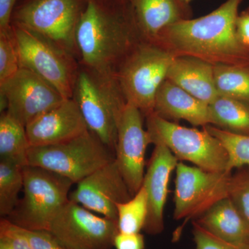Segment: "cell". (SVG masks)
I'll return each mask as SVG.
<instances>
[{"instance_id": "d4e9b609", "label": "cell", "mask_w": 249, "mask_h": 249, "mask_svg": "<svg viewBox=\"0 0 249 249\" xmlns=\"http://www.w3.org/2000/svg\"><path fill=\"white\" fill-rule=\"evenodd\" d=\"M118 228L121 233H139L143 230L147 215V197L142 186L129 200L117 204Z\"/></svg>"}, {"instance_id": "8992f818", "label": "cell", "mask_w": 249, "mask_h": 249, "mask_svg": "<svg viewBox=\"0 0 249 249\" xmlns=\"http://www.w3.org/2000/svg\"><path fill=\"white\" fill-rule=\"evenodd\" d=\"M115 160V152L90 130L68 142L30 147L28 165L40 167L78 183Z\"/></svg>"}, {"instance_id": "7a4b0ae2", "label": "cell", "mask_w": 249, "mask_h": 249, "mask_svg": "<svg viewBox=\"0 0 249 249\" xmlns=\"http://www.w3.org/2000/svg\"><path fill=\"white\" fill-rule=\"evenodd\" d=\"M243 1L227 0L206 16L175 23L152 44L175 57H194L213 65L249 64V48L242 44L236 31Z\"/></svg>"}, {"instance_id": "3957f363", "label": "cell", "mask_w": 249, "mask_h": 249, "mask_svg": "<svg viewBox=\"0 0 249 249\" xmlns=\"http://www.w3.org/2000/svg\"><path fill=\"white\" fill-rule=\"evenodd\" d=\"M73 98L88 129L115 152L118 127L127 104L116 76L102 75L79 65Z\"/></svg>"}, {"instance_id": "277c9868", "label": "cell", "mask_w": 249, "mask_h": 249, "mask_svg": "<svg viewBox=\"0 0 249 249\" xmlns=\"http://www.w3.org/2000/svg\"><path fill=\"white\" fill-rule=\"evenodd\" d=\"M175 58L165 49L142 40L116 70V78L126 102L145 117L154 112L157 93Z\"/></svg>"}, {"instance_id": "7402d4cb", "label": "cell", "mask_w": 249, "mask_h": 249, "mask_svg": "<svg viewBox=\"0 0 249 249\" xmlns=\"http://www.w3.org/2000/svg\"><path fill=\"white\" fill-rule=\"evenodd\" d=\"M209 106L211 125L231 133L249 136L248 105L219 95Z\"/></svg>"}, {"instance_id": "2e32d148", "label": "cell", "mask_w": 249, "mask_h": 249, "mask_svg": "<svg viewBox=\"0 0 249 249\" xmlns=\"http://www.w3.org/2000/svg\"><path fill=\"white\" fill-rule=\"evenodd\" d=\"M178 159L165 145H155L142 186L147 197V215L143 231L156 235L164 230V209L170 176L176 169Z\"/></svg>"}, {"instance_id": "d6986e66", "label": "cell", "mask_w": 249, "mask_h": 249, "mask_svg": "<svg viewBox=\"0 0 249 249\" xmlns=\"http://www.w3.org/2000/svg\"><path fill=\"white\" fill-rule=\"evenodd\" d=\"M166 80L206 104L219 96L214 83V65L191 56H177Z\"/></svg>"}, {"instance_id": "9c48e42d", "label": "cell", "mask_w": 249, "mask_h": 249, "mask_svg": "<svg viewBox=\"0 0 249 249\" xmlns=\"http://www.w3.org/2000/svg\"><path fill=\"white\" fill-rule=\"evenodd\" d=\"M20 68L53 85L65 99L73 98L79 62L73 55L31 31L12 24Z\"/></svg>"}, {"instance_id": "6da1fadb", "label": "cell", "mask_w": 249, "mask_h": 249, "mask_svg": "<svg viewBox=\"0 0 249 249\" xmlns=\"http://www.w3.org/2000/svg\"><path fill=\"white\" fill-rule=\"evenodd\" d=\"M103 0H87L78 22L76 43L81 66L115 76L124 58L142 42L131 0L108 5Z\"/></svg>"}, {"instance_id": "484cf974", "label": "cell", "mask_w": 249, "mask_h": 249, "mask_svg": "<svg viewBox=\"0 0 249 249\" xmlns=\"http://www.w3.org/2000/svg\"><path fill=\"white\" fill-rule=\"evenodd\" d=\"M203 128L215 137L227 150L229 155L228 171L232 172L249 165V136L231 133L211 124Z\"/></svg>"}, {"instance_id": "ac0fdd59", "label": "cell", "mask_w": 249, "mask_h": 249, "mask_svg": "<svg viewBox=\"0 0 249 249\" xmlns=\"http://www.w3.org/2000/svg\"><path fill=\"white\" fill-rule=\"evenodd\" d=\"M153 113L165 120H184L194 126L212 124L209 105L168 80L157 93Z\"/></svg>"}, {"instance_id": "e575fe53", "label": "cell", "mask_w": 249, "mask_h": 249, "mask_svg": "<svg viewBox=\"0 0 249 249\" xmlns=\"http://www.w3.org/2000/svg\"><path fill=\"white\" fill-rule=\"evenodd\" d=\"M183 1L187 3V4H190V3L191 2L192 0H183Z\"/></svg>"}, {"instance_id": "ffe728a7", "label": "cell", "mask_w": 249, "mask_h": 249, "mask_svg": "<svg viewBox=\"0 0 249 249\" xmlns=\"http://www.w3.org/2000/svg\"><path fill=\"white\" fill-rule=\"evenodd\" d=\"M193 222L220 240L249 248V223L228 196Z\"/></svg>"}, {"instance_id": "30bf717a", "label": "cell", "mask_w": 249, "mask_h": 249, "mask_svg": "<svg viewBox=\"0 0 249 249\" xmlns=\"http://www.w3.org/2000/svg\"><path fill=\"white\" fill-rule=\"evenodd\" d=\"M174 218L183 219V225L173 235L178 240L183 227L196 220L214 204L228 196L232 172L207 171L179 161L176 168Z\"/></svg>"}, {"instance_id": "4dcf8cb0", "label": "cell", "mask_w": 249, "mask_h": 249, "mask_svg": "<svg viewBox=\"0 0 249 249\" xmlns=\"http://www.w3.org/2000/svg\"><path fill=\"white\" fill-rule=\"evenodd\" d=\"M22 229L32 249H67L49 231Z\"/></svg>"}, {"instance_id": "5bb4252c", "label": "cell", "mask_w": 249, "mask_h": 249, "mask_svg": "<svg viewBox=\"0 0 249 249\" xmlns=\"http://www.w3.org/2000/svg\"><path fill=\"white\" fill-rule=\"evenodd\" d=\"M70 200L95 213L117 220V204L129 200L132 195L116 160L93 172L76 183Z\"/></svg>"}, {"instance_id": "9a60e30c", "label": "cell", "mask_w": 249, "mask_h": 249, "mask_svg": "<svg viewBox=\"0 0 249 249\" xmlns=\"http://www.w3.org/2000/svg\"><path fill=\"white\" fill-rule=\"evenodd\" d=\"M89 130L73 98L37 116L26 125L31 147L68 142Z\"/></svg>"}, {"instance_id": "1f68e13d", "label": "cell", "mask_w": 249, "mask_h": 249, "mask_svg": "<svg viewBox=\"0 0 249 249\" xmlns=\"http://www.w3.org/2000/svg\"><path fill=\"white\" fill-rule=\"evenodd\" d=\"M114 247L116 249H145V239L139 233H119L114 239Z\"/></svg>"}, {"instance_id": "f546056e", "label": "cell", "mask_w": 249, "mask_h": 249, "mask_svg": "<svg viewBox=\"0 0 249 249\" xmlns=\"http://www.w3.org/2000/svg\"><path fill=\"white\" fill-rule=\"evenodd\" d=\"M192 225L196 249H249L220 240L196 222H192Z\"/></svg>"}, {"instance_id": "603a6c76", "label": "cell", "mask_w": 249, "mask_h": 249, "mask_svg": "<svg viewBox=\"0 0 249 249\" xmlns=\"http://www.w3.org/2000/svg\"><path fill=\"white\" fill-rule=\"evenodd\" d=\"M214 76L219 96L249 106V64L214 65Z\"/></svg>"}, {"instance_id": "f1b7e54d", "label": "cell", "mask_w": 249, "mask_h": 249, "mask_svg": "<svg viewBox=\"0 0 249 249\" xmlns=\"http://www.w3.org/2000/svg\"><path fill=\"white\" fill-rule=\"evenodd\" d=\"M0 249H32L22 228L6 218L0 220Z\"/></svg>"}, {"instance_id": "83f0119b", "label": "cell", "mask_w": 249, "mask_h": 249, "mask_svg": "<svg viewBox=\"0 0 249 249\" xmlns=\"http://www.w3.org/2000/svg\"><path fill=\"white\" fill-rule=\"evenodd\" d=\"M19 69V55L11 27L9 31L0 32V83L16 74Z\"/></svg>"}, {"instance_id": "e0dca14e", "label": "cell", "mask_w": 249, "mask_h": 249, "mask_svg": "<svg viewBox=\"0 0 249 249\" xmlns=\"http://www.w3.org/2000/svg\"><path fill=\"white\" fill-rule=\"evenodd\" d=\"M131 3L142 40L150 43L166 28L191 19L190 4L183 0H131Z\"/></svg>"}, {"instance_id": "8fae6325", "label": "cell", "mask_w": 249, "mask_h": 249, "mask_svg": "<svg viewBox=\"0 0 249 249\" xmlns=\"http://www.w3.org/2000/svg\"><path fill=\"white\" fill-rule=\"evenodd\" d=\"M49 231L67 249H112L119 232L117 220L70 199L54 217Z\"/></svg>"}, {"instance_id": "d6a6232c", "label": "cell", "mask_w": 249, "mask_h": 249, "mask_svg": "<svg viewBox=\"0 0 249 249\" xmlns=\"http://www.w3.org/2000/svg\"><path fill=\"white\" fill-rule=\"evenodd\" d=\"M18 0H0V32L11 30L13 13Z\"/></svg>"}, {"instance_id": "5b68a950", "label": "cell", "mask_w": 249, "mask_h": 249, "mask_svg": "<svg viewBox=\"0 0 249 249\" xmlns=\"http://www.w3.org/2000/svg\"><path fill=\"white\" fill-rule=\"evenodd\" d=\"M22 197L6 219L27 230L49 231L51 222L70 201L71 180L37 166L23 167Z\"/></svg>"}, {"instance_id": "44dd1931", "label": "cell", "mask_w": 249, "mask_h": 249, "mask_svg": "<svg viewBox=\"0 0 249 249\" xmlns=\"http://www.w3.org/2000/svg\"><path fill=\"white\" fill-rule=\"evenodd\" d=\"M30 144L26 127L6 111L0 116V160L24 167L28 165Z\"/></svg>"}, {"instance_id": "836d02e7", "label": "cell", "mask_w": 249, "mask_h": 249, "mask_svg": "<svg viewBox=\"0 0 249 249\" xmlns=\"http://www.w3.org/2000/svg\"><path fill=\"white\" fill-rule=\"evenodd\" d=\"M236 31L242 44L249 48V7L237 16Z\"/></svg>"}, {"instance_id": "4316f807", "label": "cell", "mask_w": 249, "mask_h": 249, "mask_svg": "<svg viewBox=\"0 0 249 249\" xmlns=\"http://www.w3.org/2000/svg\"><path fill=\"white\" fill-rule=\"evenodd\" d=\"M235 170L229 181L228 197L249 223V165Z\"/></svg>"}, {"instance_id": "52a82bcc", "label": "cell", "mask_w": 249, "mask_h": 249, "mask_svg": "<svg viewBox=\"0 0 249 249\" xmlns=\"http://www.w3.org/2000/svg\"><path fill=\"white\" fill-rule=\"evenodd\" d=\"M146 122L151 144L165 145L178 161L190 162L207 171H228L227 150L204 128L199 130L184 127L162 119L155 113L147 116Z\"/></svg>"}, {"instance_id": "cb8c5ba5", "label": "cell", "mask_w": 249, "mask_h": 249, "mask_svg": "<svg viewBox=\"0 0 249 249\" xmlns=\"http://www.w3.org/2000/svg\"><path fill=\"white\" fill-rule=\"evenodd\" d=\"M24 186L23 167L0 160V216L9 217L17 207Z\"/></svg>"}, {"instance_id": "7c38bea8", "label": "cell", "mask_w": 249, "mask_h": 249, "mask_svg": "<svg viewBox=\"0 0 249 249\" xmlns=\"http://www.w3.org/2000/svg\"><path fill=\"white\" fill-rule=\"evenodd\" d=\"M65 100L53 85L27 69H19L0 83V111H6L25 127Z\"/></svg>"}, {"instance_id": "ba28073f", "label": "cell", "mask_w": 249, "mask_h": 249, "mask_svg": "<svg viewBox=\"0 0 249 249\" xmlns=\"http://www.w3.org/2000/svg\"><path fill=\"white\" fill-rule=\"evenodd\" d=\"M82 5V0H29L13 15L12 24L41 36L78 61L76 34Z\"/></svg>"}, {"instance_id": "4fadbf2b", "label": "cell", "mask_w": 249, "mask_h": 249, "mask_svg": "<svg viewBox=\"0 0 249 249\" xmlns=\"http://www.w3.org/2000/svg\"><path fill=\"white\" fill-rule=\"evenodd\" d=\"M142 116L138 108L127 103L118 127L115 160L132 196L142 188L145 152L151 144Z\"/></svg>"}]
</instances>
